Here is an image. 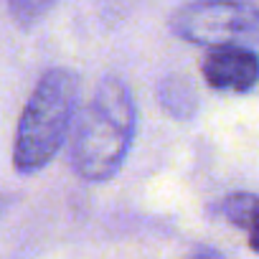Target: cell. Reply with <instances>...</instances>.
<instances>
[{
  "label": "cell",
  "instance_id": "obj_6",
  "mask_svg": "<svg viewBox=\"0 0 259 259\" xmlns=\"http://www.w3.org/2000/svg\"><path fill=\"white\" fill-rule=\"evenodd\" d=\"M216 211L226 224H231L236 229H244L249 234L259 224V196L246 193V191L229 193L216 203Z\"/></svg>",
  "mask_w": 259,
  "mask_h": 259
},
{
  "label": "cell",
  "instance_id": "obj_3",
  "mask_svg": "<svg viewBox=\"0 0 259 259\" xmlns=\"http://www.w3.org/2000/svg\"><path fill=\"white\" fill-rule=\"evenodd\" d=\"M170 31L206 49L259 46V0H191L170 16Z\"/></svg>",
  "mask_w": 259,
  "mask_h": 259
},
{
  "label": "cell",
  "instance_id": "obj_9",
  "mask_svg": "<svg viewBox=\"0 0 259 259\" xmlns=\"http://www.w3.org/2000/svg\"><path fill=\"white\" fill-rule=\"evenodd\" d=\"M249 249H251L254 254H259V224L249 231Z\"/></svg>",
  "mask_w": 259,
  "mask_h": 259
},
{
  "label": "cell",
  "instance_id": "obj_1",
  "mask_svg": "<svg viewBox=\"0 0 259 259\" xmlns=\"http://www.w3.org/2000/svg\"><path fill=\"white\" fill-rule=\"evenodd\" d=\"M138 135V104L122 76H104L84 104L71 138V168L87 183L117 176Z\"/></svg>",
  "mask_w": 259,
  "mask_h": 259
},
{
  "label": "cell",
  "instance_id": "obj_5",
  "mask_svg": "<svg viewBox=\"0 0 259 259\" xmlns=\"http://www.w3.org/2000/svg\"><path fill=\"white\" fill-rule=\"evenodd\" d=\"M158 104L165 109V114H170L178 122L193 119L198 112V94L196 87L188 76L183 74H168L158 81Z\"/></svg>",
  "mask_w": 259,
  "mask_h": 259
},
{
  "label": "cell",
  "instance_id": "obj_8",
  "mask_svg": "<svg viewBox=\"0 0 259 259\" xmlns=\"http://www.w3.org/2000/svg\"><path fill=\"white\" fill-rule=\"evenodd\" d=\"M188 259H226L221 251H216V249H211V246H201V249H196Z\"/></svg>",
  "mask_w": 259,
  "mask_h": 259
},
{
  "label": "cell",
  "instance_id": "obj_7",
  "mask_svg": "<svg viewBox=\"0 0 259 259\" xmlns=\"http://www.w3.org/2000/svg\"><path fill=\"white\" fill-rule=\"evenodd\" d=\"M59 0H8V13L21 28L38 26L54 8Z\"/></svg>",
  "mask_w": 259,
  "mask_h": 259
},
{
  "label": "cell",
  "instance_id": "obj_4",
  "mask_svg": "<svg viewBox=\"0 0 259 259\" xmlns=\"http://www.w3.org/2000/svg\"><path fill=\"white\" fill-rule=\"evenodd\" d=\"M201 74L216 92L246 94L259 84V54L249 46L211 49L201 64Z\"/></svg>",
  "mask_w": 259,
  "mask_h": 259
},
{
  "label": "cell",
  "instance_id": "obj_2",
  "mask_svg": "<svg viewBox=\"0 0 259 259\" xmlns=\"http://www.w3.org/2000/svg\"><path fill=\"white\" fill-rule=\"evenodd\" d=\"M81 84L71 69L54 66L36 81L13 140V168L21 176L44 170L64 148L79 112Z\"/></svg>",
  "mask_w": 259,
  "mask_h": 259
}]
</instances>
